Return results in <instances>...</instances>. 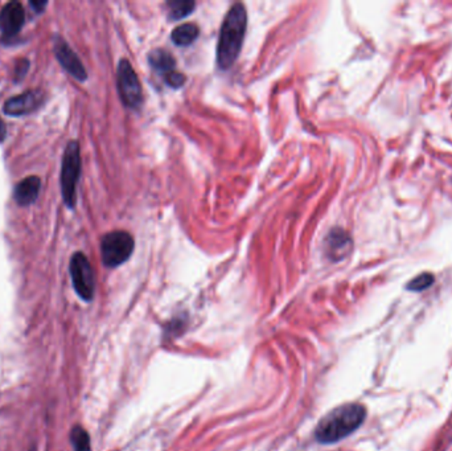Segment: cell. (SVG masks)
Listing matches in <instances>:
<instances>
[{"label":"cell","mask_w":452,"mask_h":451,"mask_svg":"<svg viewBox=\"0 0 452 451\" xmlns=\"http://www.w3.org/2000/svg\"><path fill=\"white\" fill-rule=\"evenodd\" d=\"M248 15L244 4L236 3L225 16L217 46L218 68L226 70L236 63L244 46Z\"/></svg>","instance_id":"obj_1"},{"label":"cell","mask_w":452,"mask_h":451,"mask_svg":"<svg viewBox=\"0 0 452 451\" xmlns=\"http://www.w3.org/2000/svg\"><path fill=\"white\" fill-rule=\"evenodd\" d=\"M365 417L366 409L360 404L339 406L317 424L315 438L324 445L339 442L360 428Z\"/></svg>","instance_id":"obj_2"},{"label":"cell","mask_w":452,"mask_h":451,"mask_svg":"<svg viewBox=\"0 0 452 451\" xmlns=\"http://www.w3.org/2000/svg\"><path fill=\"white\" fill-rule=\"evenodd\" d=\"M81 175V154L77 140L69 142L62 157L61 166V192L69 208H74L77 202V184Z\"/></svg>","instance_id":"obj_3"},{"label":"cell","mask_w":452,"mask_h":451,"mask_svg":"<svg viewBox=\"0 0 452 451\" xmlns=\"http://www.w3.org/2000/svg\"><path fill=\"white\" fill-rule=\"evenodd\" d=\"M134 237L125 230L107 233L101 240L102 262L107 268H118L128 260L134 251Z\"/></svg>","instance_id":"obj_4"},{"label":"cell","mask_w":452,"mask_h":451,"mask_svg":"<svg viewBox=\"0 0 452 451\" xmlns=\"http://www.w3.org/2000/svg\"><path fill=\"white\" fill-rule=\"evenodd\" d=\"M117 84L119 97L126 107L136 110L143 102L142 86L138 79L135 69L128 63V60H121L117 70Z\"/></svg>","instance_id":"obj_5"},{"label":"cell","mask_w":452,"mask_h":451,"mask_svg":"<svg viewBox=\"0 0 452 451\" xmlns=\"http://www.w3.org/2000/svg\"><path fill=\"white\" fill-rule=\"evenodd\" d=\"M69 271L76 293L79 294L81 299L91 302L95 292V280L91 262L84 253L79 251L73 254L69 265Z\"/></svg>","instance_id":"obj_6"},{"label":"cell","mask_w":452,"mask_h":451,"mask_svg":"<svg viewBox=\"0 0 452 451\" xmlns=\"http://www.w3.org/2000/svg\"><path fill=\"white\" fill-rule=\"evenodd\" d=\"M53 51H55L58 63L61 64L62 68L68 72L70 76H73L79 81H85L88 79L86 69L82 65L79 57L74 53V51L68 46V43L64 39L57 37L55 40Z\"/></svg>","instance_id":"obj_7"},{"label":"cell","mask_w":452,"mask_h":451,"mask_svg":"<svg viewBox=\"0 0 452 451\" xmlns=\"http://www.w3.org/2000/svg\"><path fill=\"white\" fill-rule=\"evenodd\" d=\"M25 22V11L19 1L7 3L0 11V31L4 39H12L20 32Z\"/></svg>","instance_id":"obj_8"},{"label":"cell","mask_w":452,"mask_h":451,"mask_svg":"<svg viewBox=\"0 0 452 451\" xmlns=\"http://www.w3.org/2000/svg\"><path fill=\"white\" fill-rule=\"evenodd\" d=\"M43 98H44V94L39 89L24 91L22 94L7 100L3 109L7 115L22 117L36 110L43 103Z\"/></svg>","instance_id":"obj_9"},{"label":"cell","mask_w":452,"mask_h":451,"mask_svg":"<svg viewBox=\"0 0 452 451\" xmlns=\"http://www.w3.org/2000/svg\"><path fill=\"white\" fill-rule=\"evenodd\" d=\"M351 249L352 240L345 230L335 228L329 232L326 240V250L331 260L340 261L344 259L351 251Z\"/></svg>","instance_id":"obj_10"},{"label":"cell","mask_w":452,"mask_h":451,"mask_svg":"<svg viewBox=\"0 0 452 451\" xmlns=\"http://www.w3.org/2000/svg\"><path fill=\"white\" fill-rule=\"evenodd\" d=\"M40 187H41V181L37 176L25 178L15 187L13 197H15L16 203L22 207L34 204L39 197Z\"/></svg>","instance_id":"obj_11"},{"label":"cell","mask_w":452,"mask_h":451,"mask_svg":"<svg viewBox=\"0 0 452 451\" xmlns=\"http://www.w3.org/2000/svg\"><path fill=\"white\" fill-rule=\"evenodd\" d=\"M199 32L200 30L196 24H181L172 31L171 39L178 46H188L196 41V39L199 37Z\"/></svg>","instance_id":"obj_12"},{"label":"cell","mask_w":452,"mask_h":451,"mask_svg":"<svg viewBox=\"0 0 452 451\" xmlns=\"http://www.w3.org/2000/svg\"><path fill=\"white\" fill-rule=\"evenodd\" d=\"M148 61L152 68L157 69L163 74L173 72V69H175V58L171 56L170 52H167L164 49H155V51L149 52Z\"/></svg>","instance_id":"obj_13"},{"label":"cell","mask_w":452,"mask_h":451,"mask_svg":"<svg viewBox=\"0 0 452 451\" xmlns=\"http://www.w3.org/2000/svg\"><path fill=\"white\" fill-rule=\"evenodd\" d=\"M171 20H181L192 13L196 3L192 0H172L167 3Z\"/></svg>","instance_id":"obj_14"},{"label":"cell","mask_w":452,"mask_h":451,"mask_svg":"<svg viewBox=\"0 0 452 451\" xmlns=\"http://www.w3.org/2000/svg\"><path fill=\"white\" fill-rule=\"evenodd\" d=\"M70 442L74 451H91V437L88 431L79 425L70 430Z\"/></svg>","instance_id":"obj_15"},{"label":"cell","mask_w":452,"mask_h":451,"mask_svg":"<svg viewBox=\"0 0 452 451\" xmlns=\"http://www.w3.org/2000/svg\"><path fill=\"white\" fill-rule=\"evenodd\" d=\"M432 283H434V275L429 274V273H425V274H420L417 278H414L411 282L408 283L407 289L411 290V292H422V290L429 289Z\"/></svg>","instance_id":"obj_16"},{"label":"cell","mask_w":452,"mask_h":451,"mask_svg":"<svg viewBox=\"0 0 452 451\" xmlns=\"http://www.w3.org/2000/svg\"><path fill=\"white\" fill-rule=\"evenodd\" d=\"M185 76H182L179 72H170L167 74H164V81L166 84L171 86V88H175V89H179L181 88L184 84H185Z\"/></svg>","instance_id":"obj_17"},{"label":"cell","mask_w":452,"mask_h":451,"mask_svg":"<svg viewBox=\"0 0 452 451\" xmlns=\"http://www.w3.org/2000/svg\"><path fill=\"white\" fill-rule=\"evenodd\" d=\"M28 69H29V61H28V60H25V58L19 60V61H18V64H16V67H15V76H16V81L23 79L24 76H25V74H27V72H28Z\"/></svg>","instance_id":"obj_18"},{"label":"cell","mask_w":452,"mask_h":451,"mask_svg":"<svg viewBox=\"0 0 452 451\" xmlns=\"http://www.w3.org/2000/svg\"><path fill=\"white\" fill-rule=\"evenodd\" d=\"M29 4H31V7L34 8V11L43 12V10L46 7V4H48V1H41V0H40V1H34H34H31Z\"/></svg>","instance_id":"obj_19"},{"label":"cell","mask_w":452,"mask_h":451,"mask_svg":"<svg viewBox=\"0 0 452 451\" xmlns=\"http://www.w3.org/2000/svg\"><path fill=\"white\" fill-rule=\"evenodd\" d=\"M7 136V129H6V124L4 121L0 118V142L4 140V138Z\"/></svg>","instance_id":"obj_20"},{"label":"cell","mask_w":452,"mask_h":451,"mask_svg":"<svg viewBox=\"0 0 452 451\" xmlns=\"http://www.w3.org/2000/svg\"><path fill=\"white\" fill-rule=\"evenodd\" d=\"M29 451H37V449H36V446H32V447L29 449Z\"/></svg>","instance_id":"obj_21"}]
</instances>
